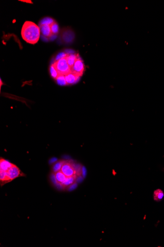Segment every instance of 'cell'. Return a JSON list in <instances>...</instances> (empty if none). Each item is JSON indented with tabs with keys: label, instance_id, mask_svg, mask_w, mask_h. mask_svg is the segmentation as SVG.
Masks as SVG:
<instances>
[{
	"label": "cell",
	"instance_id": "obj_3",
	"mask_svg": "<svg viewBox=\"0 0 164 247\" xmlns=\"http://www.w3.org/2000/svg\"><path fill=\"white\" fill-rule=\"evenodd\" d=\"M52 65L55 68L59 75H63L65 76L72 73L71 68L70 67L67 63L66 56L63 58L55 61Z\"/></svg>",
	"mask_w": 164,
	"mask_h": 247
},
{
	"label": "cell",
	"instance_id": "obj_8",
	"mask_svg": "<svg viewBox=\"0 0 164 247\" xmlns=\"http://www.w3.org/2000/svg\"><path fill=\"white\" fill-rule=\"evenodd\" d=\"M80 78V77L76 76L72 73L66 75L65 76V81L67 83V85L74 84L79 80Z\"/></svg>",
	"mask_w": 164,
	"mask_h": 247
},
{
	"label": "cell",
	"instance_id": "obj_5",
	"mask_svg": "<svg viewBox=\"0 0 164 247\" xmlns=\"http://www.w3.org/2000/svg\"><path fill=\"white\" fill-rule=\"evenodd\" d=\"M85 70V66L84 62L80 56H78L74 65L71 69V72L78 77H81L83 75Z\"/></svg>",
	"mask_w": 164,
	"mask_h": 247
},
{
	"label": "cell",
	"instance_id": "obj_6",
	"mask_svg": "<svg viewBox=\"0 0 164 247\" xmlns=\"http://www.w3.org/2000/svg\"><path fill=\"white\" fill-rule=\"evenodd\" d=\"M39 27L40 28L41 34L44 37L49 38L53 36L51 31L50 25L43 24V25H39Z\"/></svg>",
	"mask_w": 164,
	"mask_h": 247
},
{
	"label": "cell",
	"instance_id": "obj_2",
	"mask_svg": "<svg viewBox=\"0 0 164 247\" xmlns=\"http://www.w3.org/2000/svg\"><path fill=\"white\" fill-rule=\"evenodd\" d=\"M1 186L11 182V181L19 177L25 176V174L22 172L18 167L13 164L7 171L1 170L0 172Z\"/></svg>",
	"mask_w": 164,
	"mask_h": 247
},
{
	"label": "cell",
	"instance_id": "obj_13",
	"mask_svg": "<svg viewBox=\"0 0 164 247\" xmlns=\"http://www.w3.org/2000/svg\"><path fill=\"white\" fill-rule=\"evenodd\" d=\"M153 197L155 201H160L164 197V193L163 191L159 189L155 190L154 192Z\"/></svg>",
	"mask_w": 164,
	"mask_h": 247
},
{
	"label": "cell",
	"instance_id": "obj_12",
	"mask_svg": "<svg viewBox=\"0 0 164 247\" xmlns=\"http://www.w3.org/2000/svg\"><path fill=\"white\" fill-rule=\"evenodd\" d=\"M65 160H60L56 162L55 164H54L53 168H52V170L54 173L58 172L61 170V168L64 165V163H65Z\"/></svg>",
	"mask_w": 164,
	"mask_h": 247
},
{
	"label": "cell",
	"instance_id": "obj_4",
	"mask_svg": "<svg viewBox=\"0 0 164 247\" xmlns=\"http://www.w3.org/2000/svg\"><path fill=\"white\" fill-rule=\"evenodd\" d=\"M61 171L63 172L64 175L67 177L75 176L78 175L77 171L76 170L74 163L70 161H65L61 169Z\"/></svg>",
	"mask_w": 164,
	"mask_h": 247
},
{
	"label": "cell",
	"instance_id": "obj_17",
	"mask_svg": "<svg viewBox=\"0 0 164 247\" xmlns=\"http://www.w3.org/2000/svg\"><path fill=\"white\" fill-rule=\"evenodd\" d=\"M50 72L51 77L55 80L57 78V77L59 75L57 70L55 69V68L52 64L50 67Z\"/></svg>",
	"mask_w": 164,
	"mask_h": 247
},
{
	"label": "cell",
	"instance_id": "obj_16",
	"mask_svg": "<svg viewBox=\"0 0 164 247\" xmlns=\"http://www.w3.org/2000/svg\"><path fill=\"white\" fill-rule=\"evenodd\" d=\"M57 83L60 85H67L66 81H65V76L63 75H59L57 78L55 79Z\"/></svg>",
	"mask_w": 164,
	"mask_h": 247
},
{
	"label": "cell",
	"instance_id": "obj_9",
	"mask_svg": "<svg viewBox=\"0 0 164 247\" xmlns=\"http://www.w3.org/2000/svg\"><path fill=\"white\" fill-rule=\"evenodd\" d=\"M54 175L55 179L57 180V182L59 183L60 186L62 187L61 184L65 181L66 178H67V177L63 173V172L61 171V170L54 173ZM62 188H63V187H62Z\"/></svg>",
	"mask_w": 164,
	"mask_h": 247
},
{
	"label": "cell",
	"instance_id": "obj_10",
	"mask_svg": "<svg viewBox=\"0 0 164 247\" xmlns=\"http://www.w3.org/2000/svg\"><path fill=\"white\" fill-rule=\"evenodd\" d=\"M0 163H1V170L4 171H7L13 165L12 163L8 162L6 160L2 159V158H1Z\"/></svg>",
	"mask_w": 164,
	"mask_h": 247
},
{
	"label": "cell",
	"instance_id": "obj_11",
	"mask_svg": "<svg viewBox=\"0 0 164 247\" xmlns=\"http://www.w3.org/2000/svg\"><path fill=\"white\" fill-rule=\"evenodd\" d=\"M76 179H77V176L70 177H67L65 181L62 183L61 186L63 188L69 187L70 186H71V184H73V183H75Z\"/></svg>",
	"mask_w": 164,
	"mask_h": 247
},
{
	"label": "cell",
	"instance_id": "obj_7",
	"mask_svg": "<svg viewBox=\"0 0 164 247\" xmlns=\"http://www.w3.org/2000/svg\"><path fill=\"white\" fill-rule=\"evenodd\" d=\"M78 56H79L78 53H67L66 59H67V63L69 64L70 67L71 68V70L74 65L75 62L76 61Z\"/></svg>",
	"mask_w": 164,
	"mask_h": 247
},
{
	"label": "cell",
	"instance_id": "obj_15",
	"mask_svg": "<svg viewBox=\"0 0 164 247\" xmlns=\"http://www.w3.org/2000/svg\"><path fill=\"white\" fill-rule=\"evenodd\" d=\"M50 28H51V31H52V34H53V35L58 34L59 33V26L55 21L50 25Z\"/></svg>",
	"mask_w": 164,
	"mask_h": 247
},
{
	"label": "cell",
	"instance_id": "obj_14",
	"mask_svg": "<svg viewBox=\"0 0 164 247\" xmlns=\"http://www.w3.org/2000/svg\"><path fill=\"white\" fill-rule=\"evenodd\" d=\"M55 21V20L53 19L52 18L47 17L44 18L40 20L39 25L47 24V25H51Z\"/></svg>",
	"mask_w": 164,
	"mask_h": 247
},
{
	"label": "cell",
	"instance_id": "obj_1",
	"mask_svg": "<svg viewBox=\"0 0 164 247\" xmlns=\"http://www.w3.org/2000/svg\"><path fill=\"white\" fill-rule=\"evenodd\" d=\"M40 28L33 22L27 21L23 25L21 36L23 39L29 44H37L40 38Z\"/></svg>",
	"mask_w": 164,
	"mask_h": 247
}]
</instances>
